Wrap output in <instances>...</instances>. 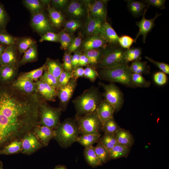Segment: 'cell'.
Returning <instances> with one entry per match:
<instances>
[{
	"label": "cell",
	"mask_w": 169,
	"mask_h": 169,
	"mask_svg": "<svg viewBox=\"0 0 169 169\" xmlns=\"http://www.w3.org/2000/svg\"><path fill=\"white\" fill-rule=\"evenodd\" d=\"M42 101L37 93L25 94L12 86L0 90V150L38 124Z\"/></svg>",
	"instance_id": "6da1fadb"
},
{
	"label": "cell",
	"mask_w": 169,
	"mask_h": 169,
	"mask_svg": "<svg viewBox=\"0 0 169 169\" xmlns=\"http://www.w3.org/2000/svg\"><path fill=\"white\" fill-rule=\"evenodd\" d=\"M53 4L56 8H61L65 7L67 4L68 1L66 0H53Z\"/></svg>",
	"instance_id": "6125c7cd"
},
{
	"label": "cell",
	"mask_w": 169,
	"mask_h": 169,
	"mask_svg": "<svg viewBox=\"0 0 169 169\" xmlns=\"http://www.w3.org/2000/svg\"><path fill=\"white\" fill-rule=\"evenodd\" d=\"M101 69L98 72L100 79L111 83H119L128 87L137 88L132 81V73L128 64Z\"/></svg>",
	"instance_id": "3957f363"
},
{
	"label": "cell",
	"mask_w": 169,
	"mask_h": 169,
	"mask_svg": "<svg viewBox=\"0 0 169 169\" xmlns=\"http://www.w3.org/2000/svg\"><path fill=\"white\" fill-rule=\"evenodd\" d=\"M145 58L147 60L159 68L161 70V71L166 74H169V65L168 64L163 62L156 61L153 59L147 56H145Z\"/></svg>",
	"instance_id": "db71d44e"
},
{
	"label": "cell",
	"mask_w": 169,
	"mask_h": 169,
	"mask_svg": "<svg viewBox=\"0 0 169 169\" xmlns=\"http://www.w3.org/2000/svg\"><path fill=\"white\" fill-rule=\"evenodd\" d=\"M16 74L15 65L0 66V80L3 82H8L11 80Z\"/></svg>",
	"instance_id": "83f0119b"
},
{
	"label": "cell",
	"mask_w": 169,
	"mask_h": 169,
	"mask_svg": "<svg viewBox=\"0 0 169 169\" xmlns=\"http://www.w3.org/2000/svg\"><path fill=\"white\" fill-rule=\"evenodd\" d=\"M24 3L26 7L35 14L39 13L42 9V6L38 0H26Z\"/></svg>",
	"instance_id": "7dc6e473"
},
{
	"label": "cell",
	"mask_w": 169,
	"mask_h": 169,
	"mask_svg": "<svg viewBox=\"0 0 169 169\" xmlns=\"http://www.w3.org/2000/svg\"><path fill=\"white\" fill-rule=\"evenodd\" d=\"M32 131L43 147L48 146L55 136V129L39 125H36Z\"/></svg>",
	"instance_id": "4fadbf2b"
},
{
	"label": "cell",
	"mask_w": 169,
	"mask_h": 169,
	"mask_svg": "<svg viewBox=\"0 0 169 169\" xmlns=\"http://www.w3.org/2000/svg\"><path fill=\"white\" fill-rule=\"evenodd\" d=\"M134 42V39L129 36L124 35L119 37L118 44L122 48L129 49Z\"/></svg>",
	"instance_id": "c3c4849f"
},
{
	"label": "cell",
	"mask_w": 169,
	"mask_h": 169,
	"mask_svg": "<svg viewBox=\"0 0 169 169\" xmlns=\"http://www.w3.org/2000/svg\"><path fill=\"white\" fill-rule=\"evenodd\" d=\"M16 38L5 32L0 30V44L6 46L13 45L15 44Z\"/></svg>",
	"instance_id": "f6af8a7d"
},
{
	"label": "cell",
	"mask_w": 169,
	"mask_h": 169,
	"mask_svg": "<svg viewBox=\"0 0 169 169\" xmlns=\"http://www.w3.org/2000/svg\"><path fill=\"white\" fill-rule=\"evenodd\" d=\"M44 74L40 78L41 80L49 85L55 88L57 90L59 88L58 79L45 69Z\"/></svg>",
	"instance_id": "74e56055"
},
{
	"label": "cell",
	"mask_w": 169,
	"mask_h": 169,
	"mask_svg": "<svg viewBox=\"0 0 169 169\" xmlns=\"http://www.w3.org/2000/svg\"><path fill=\"white\" fill-rule=\"evenodd\" d=\"M94 66H88L84 69V77L90 80L91 82L95 81L99 76L98 72Z\"/></svg>",
	"instance_id": "bcb514c9"
},
{
	"label": "cell",
	"mask_w": 169,
	"mask_h": 169,
	"mask_svg": "<svg viewBox=\"0 0 169 169\" xmlns=\"http://www.w3.org/2000/svg\"><path fill=\"white\" fill-rule=\"evenodd\" d=\"M117 142L130 148L134 143V137L128 130L120 128L115 133Z\"/></svg>",
	"instance_id": "7402d4cb"
},
{
	"label": "cell",
	"mask_w": 169,
	"mask_h": 169,
	"mask_svg": "<svg viewBox=\"0 0 169 169\" xmlns=\"http://www.w3.org/2000/svg\"><path fill=\"white\" fill-rule=\"evenodd\" d=\"M100 135L95 134H85L79 136L76 142L84 146L85 148L93 146L98 142L100 138Z\"/></svg>",
	"instance_id": "f1b7e54d"
},
{
	"label": "cell",
	"mask_w": 169,
	"mask_h": 169,
	"mask_svg": "<svg viewBox=\"0 0 169 169\" xmlns=\"http://www.w3.org/2000/svg\"><path fill=\"white\" fill-rule=\"evenodd\" d=\"M84 69L82 67H77L74 69L72 72V78L77 80L79 77H84Z\"/></svg>",
	"instance_id": "680465c9"
},
{
	"label": "cell",
	"mask_w": 169,
	"mask_h": 169,
	"mask_svg": "<svg viewBox=\"0 0 169 169\" xmlns=\"http://www.w3.org/2000/svg\"><path fill=\"white\" fill-rule=\"evenodd\" d=\"M59 35L60 48L62 49L67 50L73 40L71 35L64 31L60 32Z\"/></svg>",
	"instance_id": "b9f144b4"
},
{
	"label": "cell",
	"mask_w": 169,
	"mask_h": 169,
	"mask_svg": "<svg viewBox=\"0 0 169 169\" xmlns=\"http://www.w3.org/2000/svg\"><path fill=\"white\" fill-rule=\"evenodd\" d=\"M87 19L85 26V31L87 35L100 34L102 27L106 21L93 18L88 15Z\"/></svg>",
	"instance_id": "ac0fdd59"
},
{
	"label": "cell",
	"mask_w": 169,
	"mask_h": 169,
	"mask_svg": "<svg viewBox=\"0 0 169 169\" xmlns=\"http://www.w3.org/2000/svg\"><path fill=\"white\" fill-rule=\"evenodd\" d=\"M54 169H67V168L64 165H59L56 166Z\"/></svg>",
	"instance_id": "e7e4bbea"
},
{
	"label": "cell",
	"mask_w": 169,
	"mask_h": 169,
	"mask_svg": "<svg viewBox=\"0 0 169 169\" xmlns=\"http://www.w3.org/2000/svg\"><path fill=\"white\" fill-rule=\"evenodd\" d=\"M94 146L95 152L101 164L106 163L110 160L109 151L99 141Z\"/></svg>",
	"instance_id": "e575fe53"
},
{
	"label": "cell",
	"mask_w": 169,
	"mask_h": 169,
	"mask_svg": "<svg viewBox=\"0 0 169 169\" xmlns=\"http://www.w3.org/2000/svg\"><path fill=\"white\" fill-rule=\"evenodd\" d=\"M99 84L104 90L102 94L104 100L114 108L115 112L120 110L122 108L124 101L123 95L120 89L114 84H106L100 82Z\"/></svg>",
	"instance_id": "ba28073f"
},
{
	"label": "cell",
	"mask_w": 169,
	"mask_h": 169,
	"mask_svg": "<svg viewBox=\"0 0 169 169\" xmlns=\"http://www.w3.org/2000/svg\"><path fill=\"white\" fill-rule=\"evenodd\" d=\"M32 25L38 32L44 33L51 30L49 23L45 16L41 13L35 14L31 19Z\"/></svg>",
	"instance_id": "2e32d148"
},
{
	"label": "cell",
	"mask_w": 169,
	"mask_h": 169,
	"mask_svg": "<svg viewBox=\"0 0 169 169\" xmlns=\"http://www.w3.org/2000/svg\"><path fill=\"white\" fill-rule=\"evenodd\" d=\"M48 41L53 42H59V34L51 32H47L41 37L39 41Z\"/></svg>",
	"instance_id": "816d5d0a"
},
{
	"label": "cell",
	"mask_w": 169,
	"mask_h": 169,
	"mask_svg": "<svg viewBox=\"0 0 169 169\" xmlns=\"http://www.w3.org/2000/svg\"><path fill=\"white\" fill-rule=\"evenodd\" d=\"M37 56V49L35 45H33L24 53L22 59L20 61V64L31 62L36 59Z\"/></svg>",
	"instance_id": "f35d334b"
},
{
	"label": "cell",
	"mask_w": 169,
	"mask_h": 169,
	"mask_svg": "<svg viewBox=\"0 0 169 169\" xmlns=\"http://www.w3.org/2000/svg\"><path fill=\"white\" fill-rule=\"evenodd\" d=\"M45 69L46 65L45 64H44L40 67L25 73L21 76L33 81H36L42 76L43 72Z\"/></svg>",
	"instance_id": "ab89813d"
},
{
	"label": "cell",
	"mask_w": 169,
	"mask_h": 169,
	"mask_svg": "<svg viewBox=\"0 0 169 169\" xmlns=\"http://www.w3.org/2000/svg\"><path fill=\"white\" fill-rule=\"evenodd\" d=\"M84 54L88 58L90 65L94 66L97 65L103 56V52L99 49L84 51Z\"/></svg>",
	"instance_id": "1f68e13d"
},
{
	"label": "cell",
	"mask_w": 169,
	"mask_h": 169,
	"mask_svg": "<svg viewBox=\"0 0 169 169\" xmlns=\"http://www.w3.org/2000/svg\"><path fill=\"white\" fill-rule=\"evenodd\" d=\"M102 100V94L97 87L92 86L85 90L73 101L76 111L75 119L96 111Z\"/></svg>",
	"instance_id": "7a4b0ae2"
},
{
	"label": "cell",
	"mask_w": 169,
	"mask_h": 169,
	"mask_svg": "<svg viewBox=\"0 0 169 169\" xmlns=\"http://www.w3.org/2000/svg\"><path fill=\"white\" fill-rule=\"evenodd\" d=\"M82 54L79 52L76 51L74 54L71 56V63L73 70L76 68L79 60V59Z\"/></svg>",
	"instance_id": "91938a15"
},
{
	"label": "cell",
	"mask_w": 169,
	"mask_h": 169,
	"mask_svg": "<svg viewBox=\"0 0 169 169\" xmlns=\"http://www.w3.org/2000/svg\"><path fill=\"white\" fill-rule=\"evenodd\" d=\"M7 15L3 5L0 3V30H3L7 22Z\"/></svg>",
	"instance_id": "6f0895ef"
},
{
	"label": "cell",
	"mask_w": 169,
	"mask_h": 169,
	"mask_svg": "<svg viewBox=\"0 0 169 169\" xmlns=\"http://www.w3.org/2000/svg\"><path fill=\"white\" fill-rule=\"evenodd\" d=\"M12 86L23 93L32 94L38 92L35 82L20 76L13 83Z\"/></svg>",
	"instance_id": "5bb4252c"
},
{
	"label": "cell",
	"mask_w": 169,
	"mask_h": 169,
	"mask_svg": "<svg viewBox=\"0 0 169 169\" xmlns=\"http://www.w3.org/2000/svg\"><path fill=\"white\" fill-rule=\"evenodd\" d=\"M130 151V148L118 143L109 151L110 159L126 157Z\"/></svg>",
	"instance_id": "484cf974"
},
{
	"label": "cell",
	"mask_w": 169,
	"mask_h": 169,
	"mask_svg": "<svg viewBox=\"0 0 169 169\" xmlns=\"http://www.w3.org/2000/svg\"><path fill=\"white\" fill-rule=\"evenodd\" d=\"M90 65L89 61L88 58L84 54H82L80 56L77 67L88 66Z\"/></svg>",
	"instance_id": "94428289"
},
{
	"label": "cell",
	"mask_w": 169,
	"mask_h": 169,
	"mask_svg": "<svg viewBox=\"0 0 169 169\" xmlns=\"http://www.w3.org/2000/svg\"><path fill=\"white\" fill-rule=\"evenodd\" d=\"M77 84V80L72 78L66 85L60 87L58 90L57 96L59 100V107L62 111H64L66 109Z\"/></svg>",
	"instance_id": "30bf717a"
},
{
	"label": "cell",
	"mask_w": 169,
	"mask_h": 169,
	"mask_svg": "<svg viewBox=\"0 0 169 169\" xmlns=\"http://www.w3.org/2000/svg\"><path fill=\"white\" fill-rule=\"evenodd\" d=\"M49 17L53 25L56 28L60 27L64 22V17L61 13L54 8L49 6L48 8Z\"/></svg>",
	"instance_id": "d6a6232c"
},
{
	"label": "cell",
	"mask_w": 169,
	"mask_h": 169,
	"mask_svg": "<svg viewBox=\"0 0 169 169\" xmlns=\"http://www.w3.org/2000/svg\"><path fill=\"white\" fill-rule=\"evenodd\" d=\"M132 80L137 87L148 88L151 85V82L145 79L141 74L132 73Z\"/></svg>",
	"instance_id": "60d3db41"
},
{
	"label": "cell",
	"mask_w": 169,
	"mask_h": 169,
	"mask_svg": "<svg viewBox=\"0 0 169 169\" xmlns=\"http://www.w3.org/2000/svg\"><path fill=\"white\" fill-rule=\"evenodd\" d=\"M99 141L108 151L118 143L116 139L115 134L111 133H104Z\"/></svg>",
	"instance_id": "d590c367"
},
{
	"label": "cell",
	"mask_w": 169,
	"mask_h": 169,
	"mask_svg": "<svg viewBox=\"0 0 169 169\" xmlns=\"http://www.w3.org/2000/svg\"><path fill=\"white\" fill-rule=\"evenodd\" d=\"M45 64V69L58 79L63 70L62 65L56 60L50 59H47Z\"/></svg>",
	"instance_id": "f546056e"
},
{
	"label": "cell",
	"mask_w": 169,
	"mask_h": 169,
	"mask_svg": "<svg viewBox=\"0 0 169 169\" xmlns=\"http://www.w3.org/2000/svg\"><path fill=\"white\" fill-rule=\"evenodd\" d=\"M96 111L102 125L106 121L113 117L115 112L114 107L104 99L101 102Z\"/></svg>",
	"instance_id": "e0dca14e"
},
{
	"label": "cell",
	"mask_w": 169,
	"mask_h": 169,
	"mask_svg": "<svg viewBox=\"0 0 169 169\" xmlns=\"http://www.w3.org/2000/svg\"><path fill=\"white\" fill-rule=\"evenodd\" d=\"M147 63L145 61H135L133 62L129 68L132 73L147 74L150 73V67Z\"/></svg>",
	"instance_id": "4dcf8cb0"
},
{
	"label": "cell",
	"mask_w": 169,
	"mask_h": 169,
	"mask_svg": "<svg viewBox=\"0 0 169 169\" xmlns=\"http://www.w3.org/2000/svg\"><path fill=\"white\" fill-rule=\"evenodd\" d=\"M148 8H145L142 15L141 20L136 22V25L138 27L139 31L137 33L135 38L134 39V43H136V40L140 35L143 36L142 41L143 43L146 42V40L148 34L151 31L152 29L155 26L154 21L156 19L162 14V13H156L155 17L153 18L147 19L145 17V14Z\"/></svg>",
	"instance_id": "7c38bea8"
},
{
	"label": "cell",
	"mask_w": 169,
	"mask_h": 169,
	"mask_svg": "<svg viewBox=\"0 0 169 169\" xmlns=\"http://www.w3.org/2000/svg\"><path fill=\"white\" fill-rule=\"evenodd\" d=\"M54 138L62 147L67 148L76 142L79 133L75 120L68 118L60 122L55 129Z\"/></svg>",
	"instance_id": "277c9868"
},
{
	"label": "cell",
	"mask_w": 169,
	"mask_h": 169,
	"mask_svg": "<svg viewBox=\"0 0 169 169\" xmlns=\"http://www.w3.org/2000/svg\"><path fill=\"white\" fill-rule=\"evenodd\" d=\"M125 1L127 3L128 9L135 17H139L142 15L145 9L149 6L143 1L133 0Z\"/></svg>",
	"instance_id": "603a6c76"
},
{
	"label": "cell",
	"mask_w": 169,
	"mask_h": 169,
	"mask_svg": "<svg viewBox=\"0 0 169 169\" xmlns=\"http://www.w3.org/2000/svg\"><path fill=\"white\" fill-rule=\"evenodd\" d=\"M67 11L71 17L78 18L82 17L85 12L83 3L77 1H71L67 8Z\"/></svg>",
	"instance_id": "4316f807"
},
{
	"label": "cell",
	"mask_w": 169,
	"mask_h": 169,
	"mask_svg": "<svg viewBox=\"0 0 169 169\" xmlns=\"http://www.w3.org/2000/svg\"><path fill=\"white\" fill-rule=\"evenodd\" d=\"M22 150L21 153L30 155L43 147L32 131L25 134L21 138Z\"/></svg>",
	"instance_id": "8fae6325"
},
{
	"label": "cell",
	"mask_w": 169,
	"mask_h": 169,
	"mask_svg": "<svg viewBox=\"0 0 169 169\" xmlns=\"http://www.w3.org/2000/svg\"><path fill=\"white\" fill-rule=\"evenodd\" d=\"M108 42L100 35H88L83 42L84 51L103 48L105 49Z\"/></svg>",
	"instance_id": "9a60e30c"
},
{
	"label": "cell",
	"mask_w": 169,
	"mask_h": 169,
	"mask_svg": "<svg viewBox=\"0 0 169 169\" xmlns=\"http://www.w3.org/2000/svg\"><path fill=\"white\" fill-rule=\"evenodd\" d=\"M84 155L87 163L92 167L95 168L102 165L95 152L94 146L85 148Z\"/></svg>",
	"instance_id": "d4e9b609"
},
{
	"label": "cell",
	"mask_w": 169,
	"mask_h": 169,
	"mask_svg": "<svg viewBox=\"0 0 169 169\" xmlns=\"http://www.w3.org/2000/svg\"><path fill=\"white\" fill-rule=\"evenodd\" d=\"M62 111L60 107H51L43 101L39 107L38 125L55 129L60 122Z\"/></svg>",
	"instance_id": "8992f818"
},
{
	"label": "cell",
	"mask_w": 169,
	"mask_h": 169,
	"mask_svg": "<svg viewBox=\"0 0 169 169\" xmlns=\"http://www.w3.org/2000/svg\"><path fill=\"white\" fill-rule=\"evenodd\" d=\"M154 80L158 85H163L167 82V78L166 74L162 71H159L155 73L154 75Z\"/></svg>",
	"instance_id": "f5cc1de1"
},
{
	"label": "cell",
	"mask_w": 169,
	"mask_h": 169,
	"mask_svg": "<svg viewBox=\"0 0 169 169\" xmlns=\"http://www.w3.org/2000/svg\"><path fill=\"white\" fill-rule=\"evenodd\" d=\"M142 53V49L139 47H133L126 49L125 53L126 63L128 64L130 62L141 60Z\"/></svg>",
	"instance_id": "836d02e7"
},
{
	"label": "cell",
	"mask_w": 169,
	"mask_h": 169,
	"mask_svg": "<svg viewBox=\"0 0 169 169\" xmlns=\"http://www.w3.org/2000/svg\"><path fill=\"white\" fill-rule=\"evenodd\" d=\"M100 34L108 43L114 45L119 44V36L110 24L106 21L104 23Z\"/></svg>",
	"instance_id": "44dd1931"
},
{
	"label": "cell",
	"mask_w": 169,
	"mask_h": 169,
	"mask_svg": "<svg viewBox=\"0 0 169 169\" xmlns=\"http://www.w3.org/2000/svg\"><path fill=\"white\" fill-rule=\"evenodd\" d=\"M75 120L79 134H90L101 135L102 125L96 111Z\"/></svg>",
	"instance_id": "5b68a950"
},
{
	"label": "cell",
	"mask_w": 169,
	"mask_h": 169,
	"mask_svg": "<svg viewBox=\"0 0 169 169\" xmlns=\"http://www.w3.org/2000/svg\"><path fill=\"white\" fill-rule=\"evenodd\" d=\"M16 61V54L13 45L7 46L0 56V65H15Z\"/></svg>",
	"instance_id": "ffe728a7"
},
{
	"label": "cell",
	"mask_w": 169,
	"mask_h": 169,
	"mask_svg": "<svg viewBox=\"0 0 169 169\" xmlns=\"http://www.w3.org/2000/svg\"><path fill=\"white\" fill-rule=\"evenodd\" d=\"M36 42L33 39L27 38L21 39L18 43V48L20 54L24 53L30 47L35 45Z\"/></svg>",
	"instance_id": "7bdbcfd3"
},
{
	"label": "cell",
	"mask_w": 169,
	"mask_h": 169,
	"mask_svg": "<svg viewBox=\"0 0 169 169\" xmlns=\"http://www.w3.org/2000/svg\"><path fill=\"white\" fill-rule=\"evenodd\" d=\"M106 0L86 1L84 3L88 15L96 18L106 20L107 10Z\"/></svg>",
	"instance_id": "9c48e42d"
},
{
	"label": "cell",
	"mask_w": 169,
	"mask_h": 169,
	"mask_svg": "<svg viewBox=\"0 0 169 169\" xmlns=\"http://www.w3.org/2000/svg\"><path fill=\"white\" fill-rule=\"evenodd\" d=\"M72 72L63 70L58 79L59 87H62L66 85L72 78Z\"/></svg>",
	"instance_id": "681fc988"
},
{
	"label": "cell",
	"mask_w": 169,
	"mask_h": 169,
	"mask_svg": "<svg viewBox=\"0 0 169 169\" xmlns=\"http://www.w3.org/2000/svg\"><path fill=\"white\" fill-rule=\"evenodd\" d=\"M81 22L77 20L71 19L67 21L64 25L65 31L69 33L75 32L81 26Z\"/></svg>",
	"instance_id": "ee69618b"
},
{
	"label": "cell",
	"mask_w": 169,
	"mask_h": 169,
	"mask_svg": "<svg viewBox=\"0 0 169 169\" xmlns=\"http://www.w3.org/2000/svg\"><path fill=\"white\" fill-rule=\"evenodd\" d=\"M82 43V38L78 36L73 39L68 49V52L71 53L75 51L80 46Z\"/></svg>",
	"instance_id": "11a10c76"
},
{
	"label": "cell",
	"mask_w": 169,
	"mask_h": 169,
	"mask_svg": "<svg viewBox=\"0 0 169 169\" xmlns=\"http://www.w3.org/2000/svg\"><path fill=\"white\" fill-rule=\"evenodd\" d=\"M38 92L46 100L54 101L57 96V91L54 87L51 86L41 80H37L35 82Z\"/></svg>",
	"instance_id": "d6986e66"
},
{
	"label": "cell",
	"mask_w": 169,
	"mask_h": 169,
	"mask_svg": "<svg viewBox=\"0 0 169 169\" xmlns=\"http://www.w3.org/2000/svg\"><path fill=\"white\" fill-rule=\"evenodd\" d=\"M22 150L21 139L15 140L0 150V155H9L21 152Z\"/></svg>",
	"instance_id": "cb8c5ba5"
},
{
	"label": "cell",
	"mask_w": 169,
	"mask_h": 169,
	"mask_svg": "<svg viewBox=\"0 0 169 169\" xmlns=\"http://www.w3.org/2000/svg\"><path fill=\"white\" fill-rule=\"evenodd\" d=\"M71 56L70 53L68 52L65 53L63 56V63L62 64L63 70L70 72H72L73 70L72 65Z\"/></svg>",
	"instance_id": "f907efd6"
},
{
	"label": "cell",
	"mask_w": 169,
	"mask_h": 169,
	"mask_svg": "<svg viewBox=\"0 0 169 169\" xmlns=\"http://www.w3.org/2000/svg\"><path fill=\"white\" fill-rule=\"evenodd\" d=\"M6 46L0 44V56L3 54L5 49Z\"/></svg>",
	"instance_id": "be15d7a7"
},
{
	"label": "cell",
	"mask_w": 169,
	"mask_h": 169,
	"mask_svg": "<svg viewBox=\"0 0 169 169\" xmlns=\"http://www.w3.org/2000/svg\"><path fill=\"white\" fill-rule=\"evenodd\" d=\"M166 0H146L143 2L148 5H151L161 9L165 8Z\"/></svg>",
	"instance_id": "9f6ffc18"
},
{
	"label": "cell",
	"mask_w": 169,
	"mask_h": 169,
	"mask_svg": "<svg viewBox=\"0 0 169 169\" xmlns=\"http://www.w3.org/2000/svg\"><path fill=\"white\" fill-rule=\"evenodd\" d=\"M0 169H3V164L2 162L1 161H0Z\"/></svg>",
	"instance_id": "03108f58"
},
{
	"label": "cell",
	"mask_w": 169,
	"mask_h": 169,
	"mask_svg": "<svg viewBox=\"0 0 169 169\" xmlns=\"http://www.w3.org/2000/svg\"><path fill=\"white\" fill-rule=\"evenodd\" d=\"M120 128L113 117L104 123L102 125V131L104 133L115 134Z\"/></svg>",
	"instance_id": "8d00e7d4"
},
{
	"label": "cell",
	"mask_w": 169,
	"mask_h": 169,
	"mask_svg": "<svg viewBox=\"0 0 169 169\" xmlns=\"http://www.w3.org/2000/svg\"><path fill=\"white\" fill-rule=\"evenodd\" d=\"M126 50L117 47L105 50L103 51L102 58L97 64V67L100 69L109 68L126 63L125 60Z\"/></svg>",
	"instance_id": "52a82bcc"
}]
</instances>
